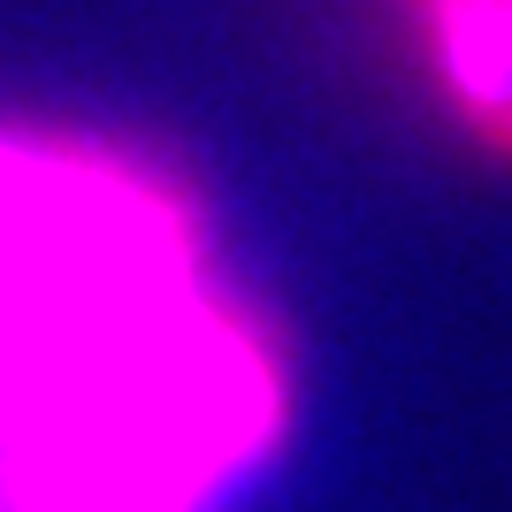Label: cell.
<instances>
[{
	"mask_svg": "<svg viewBox=\"0 0 512 512\" xmlns=\"http://www.w3.org/2000/svg\"><path fill=\"white\" fill-rule=\"evenodd\" d=\"M291 421L192 199L130 153L0 130V512H230Z\"/></svg>",
	"mask_w": 512,
	"mask_h": 512,
	"instance_id": "cell-1",
	"label": "cell"
},
{
	"mask_svg": "<svg viewBox=\"0 0 512 512\" xmlns=\"http://www.w3.org/2000/svg\"><path fill=\"white\" fill-rule=\"evenodd\" d=\"M398 8L436 107L512 169V0H398Z\"/></svg>",
	"mask_w": 512,
	"mask_h": 512,
	"instance_id": "cell-2",
	"label": "cell"
}]
</instances>
